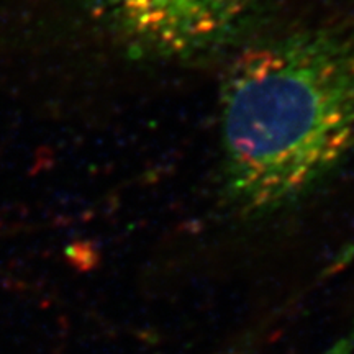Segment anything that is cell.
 <instances>
[{
    "mask_svg": "<svg viewBox=\"0 0 354 354\" xmlns=\"http://www.w3.org/2000/svg\"><path fill=\"white\" fill-rule=\"evenodd\" d=\"M323 354H354V318L348 330Z\"/></svg>",
    "mask_w": 354,
    "mask_h": 354,
    "instance_id": "cell-3",
    "label": "cell"
},
{
    "mask_svg": "<svg viewBox=\"0 0 354 354\" xmlns=\"http://www.w3.org/2000/svg\"><path fill=\"white\" fill-rule=\"evenodd\" d=\"M223 192L245 216L297 202L354 148V20L246 48L220 100Z\"/></svg>",
    "mask_w": 354,
    "mask_h": 354,
    "instance_id": "cell-1",
    "label": "cell"
},
{
    "mask_svg": "<svg viewBox=\"0 0 354 354\" xmlns=\"http://www.w3.org/2000/svg\"><path fill=\"white\" fill-rule=\"evenodd\" d=\"M271 0H79L115 44L143 59H190L230 44Z\"/></svg>",
    "mask_w": 354,
    "mask_h": 354,
    "instance_id": "cell-2",
    "label": "cell"
}]
</instances>
